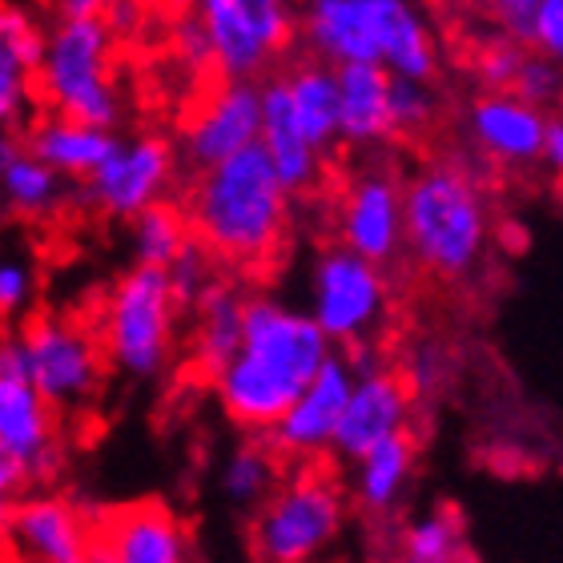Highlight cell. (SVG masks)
I'll list each match as a JSON object with an SVG mask.
<instances>
[{"mask_svg": "<svg viewBox=\"0 0 563 563\" xmlns=\"http://www.w3.org/2000/svg\"><path fill=\"white\" fill-rule=\"evenodd\" d=\"M330 354L334 342L310 310H298L274 294H246L242 342L234 358L213 375L218 402L242 431L266 434Z\"/></svg>", "mask_w": 563, "mask_h": 563, "instance_id": "6da1fadb", "label": "cell"}, {"mask_svg": "<svg viewBox=\"0 0 563 563\" xmlns=\"http://www.w3.org/2000/svg\"><path fill=\"white\" fill-rule=\"evenodd\" d=\"M294 194L274 174L258 141L198 169L186 198L189 230L230 266H266L286 242Z\"/></svg>", "mask_w": 563, "mask_h": 563, "instance_id": "7a4b0ae2", "label": "cell"}, {"mask_svg": "<svg viewBox=\"0 0 563 563\" xmlns=\"http://www.w3.org/2000/svg\"><path fill=\"white\" fill-rule=\"evenodd\" d=\"M298 41L330 65L375 60L415 81L439 73V41L419 0H298Z\"/></svg>", "mask_w": 563, "mask_h": 563, "instance_id": "3957f363", "label": "cell"}, {"mask_svg": "<svg viewBox=\"0 0 563 563\" xmlns=\"http://www.w3.org/2000/svg\"><path fill=\"white\" fill-rule=\"evenodd\" d=\"M492 210L479 181L455 162H434L402 181V250L422 274L467 282L487 258Z\"/></svg>", "mask_w": 563, "mask_h": 563, "instance_id": "277c9868", "label": "cell"}, {"mask_svg": "<svg viewBox=\"0 0 563 563\" xmlns=\"http://www.w3.org/2000/svg\"><path fill=\"white\" fill-rule=\"evenodd\" d=\"M36 101H45L48 113L118 130L125 106L113 73V33L101 16H57V24L45 29Z\"/></svg>", "mask_w": 563, "mask_h": 563, "instance_id": "5b68a950", "label": "cell"}, {"mask_svg": "<svg viewBox=\"0 0 563 563\" xmlns=\"http://www.w3.org/2000/svg\"><path fill=\"white\" fill-rule=\"evenodd\" d=\"M177 314L165 266H133L125 271L106 298L101 310V351L118 375L133 383H153L165 375L174 358Z\"/></svg>", "mask_w": 563, "mask_h": 563, "instance_id": "8992f818", "label": "cell"}, {"mask_svg": "<svg viewBox=\"0 0 563 563\" xmlns=\"http://www.w3.org/2000/svg\"><path fill=\"white\" fill-rule=\"evenodd\" d=\"M346 528V495L334 475L306 467L282 479L250 519V552L266 563L318 560Z\"/></svg>", "mask_w": 563, "mask_h": 563, "instance_id": "52a82bcc", "label": "cell"}, {"mask_svg": "<svg viewBox=\"0 0 563 563\" xmlns=\"http://www.w3.org/2000/svg\"><path fill=\"white\" fill-rule=\"evenodd\" d=\"M213 48L218 77L258 81L290 53L298 36V0H189Z\"/></svg>", "mask_w": 563, "mask_h": 563, "instance_id": "ba28073f", "label": "cell"}, {"mask_svg": "<svg viewBox=\"0 0 563 563\" xmlns=\"http://www.w3.org/2000/svg\"><path fill=\"white\" fill-rule=\"evenodd\" d=\"M306 290H310V318L327 330L330 342L351 346L358 339H375L383 330L390 306L387 274L378 262L354 254L342 242L318 250Z\"/></svg>", "mask_w": 563, "mask_h": 563, "instance_id": "9c48e42d", "label": "cell"}, {"mask_svg": "<svg viewBox=\"0 0 563 563\" xmlns=\"http://www.w3.org/2000/svg\"><path fill=\"white\" fill-rule=\"evenodd\" d=\"M29 383L57 411H81L101 395L106 383V351L81 322L60 314H33L21 327Z\"/></svg>", "mask_w": 563, "mask_h": 563, "instance_id": "30bf717a", "label": "cell"}, {"mask_svg": "<svg viewBox=\"0 0 563 563\" xmlns=\"http://www.w3.org/2000/svg\"><path fill=\"white\" fill-rule=\"evenodd\" d=\"M177 150L157 133L118 137L106 162L77 181V206L93 210L109 222H130L133 213L162 201L174 186Z\"/></svg>", "mask_w": 563, "mask_h": 563, "instance_id": "8fae6325", "label": "cell"}, {"mask_svg": "<svg viewBox=\"0 0 563 563\" xmlns=\"http://www.w3.org/2000/svg\"><path fill=\"white\" fill-rule=\"evenodd\" d=\"M262 133V89L246 77H222L201 97L194 113L181 121L177 133V162L186 169H210V165L234 157L238 150L254 145Z\"/></svg>", "mask_w": 563, "mask_h": 563, "instance_id": "7c38bea8", "label": "cell"}, {"mask_svg": "<svg viewBox=\"0 0 563 563\" xmlns=\"http://www.w3.org/2000/svg\"><path fill=\"white\" fill-rule=\"evenodd\" d=\"M339 242L387 271L402 254V177L387 165H366L339 198Z\"/></svg>", "mask_w": 563, "mask_h": 563, "instance_id": "4fadbf2b", "label": "cell"}, {"mask_svg": "<svg viewBox=\"0 0 563 563\" xmlns=\"http://www.w3.org/2000/svg\"><path fill=\"white\" fill-rule=\"evenodd\" d=\"M354 387V371L346 366V358L330 354L327 363L318 366V375L306 383L294 402L266 431V443L290 463H314L322 451H330L334 431H339L342 407L346 395Z\"/></svg>", "mask_w": 563, "mask_h": 563, "instance_id": "5bb4252c", "label": "cell"}, {"mask_svg": "<svg viewBox=\"0 0 563 563\" xmlns=\"http://www.w3.org/2000/svg\"><path fill=\"white\" fill-rule=\"evenodd\" d=\"M0 543L29 563H85L93 560V519L65 495H24Z\"/></svg>", "mask_w": 563, "mask_h": 563, "instance_id": "9a60e30c", "label": "cell"}, {"mask_svg": "<svg viewBox=\"0 0 563 563\" xmlns=\"http://www.w3.org/2000/svg\"><path fill=\"white\" fill-rule=\"evenodd\" d=\"M93 555L109 563H181L194 555V540L169 507L145 499L93 519Z\"/></svg>", "mask_w": 563, "mask_h": 563, "instance_id": "2e32d148", "label": "cell"}, {"mask_svg": "<svg viewBox=\"0 0 563 563\" xmlns=\"http://www.w3.org/2000/svg\"><path fill=\"white\" fill-rule=\"evenodd\" d=\"M57 415L29 378H0V451H9L33 483H53L65 463Z\"/></svg>", "mask_w": 563, "mask_h": 563, "instance_id": "e0dca14e", "label": "cell"}, {"mask_svg": "<svg viewBox=\"0 0 563 563\" xmlns=\"http://www.w3.org/2000/svg\"><path fill=\"white\" fill-rule=\"evenodd\" d=\"M415 411V399L402 375H390V371H366V375H354V387L346 395V407H342L339 431H334V443L330 451L342 459V463H354L363 459L371 446L387 443L395 434L407 431Z\"/></svg>", "mask_w": 563, "mask_h": 563, "instance_id": "ac0fdd59", "label": "cell"}, {"mask_svg": "<svg viewBox=\"0 0 563 563\" xmlns=\"http://www.w3.org/2000/svg\"><path fill=\"white\" fill-rule=\"evenodd\" d=\"M543 130L548 113L528 106L511 89H483V97L467 109L471 145L495 165H536L543 153Z\"/></svg>", "mask_w": 563, "mask_h": 563, "instance_id": "d6986e66", "label": "cell"}, {"mask_svg": "<svg viewBox=\"0 0 563 563\" xmlns=\"http://www.w3.org/2000/svg\"><path fill=\"white\" fill-rule=\"evenodd\" d=\"M45 29L29 4L0 0V125L24 130L36 101V65Z\"/></svg>", "mask_w": 563, "mask_h": 563, "instance_id": "ffe728a7", "label": "cell"}, {"mask_svg": "<svg viewBox=\"0 0 563 563\" xmlns=\"http://www.w3.org/2000/svg\"><path fill=\"white\" fill-rule=\"evenodd\" d=\"M262 89V133L258 145L271 157L274 174L282 177V186L290 189L294 198L298 194H310L322 177V153L306 141V133L298 130V118L290 109V89H286V73H266L258 77Z\"/></svg>", "mask_w": 563, "mask_h": 563, "instance_id": "44dd1931", "label": "cell"}, {"mask_svg": "<svg viewBox=\"0 0 563 563\" xmlns=\"http://www.w3.org/2000/svg\"><path fill=\"white\" fill-rule=\"evenodd\" d=\"M24 150L53 165L65 181H85L97 165L106 162V153L113 150L118 130L106 125H89V121L65 118V113H45V118L24 121Z\"/></svg>", "mask_w": 563, "mask_h": 563, "instance_id": "7402d4cb", "label": "cell"}, {"mask_svg": "<svg viewBox=\"0 0 563 563\" xmlns=\"http://www.w3.org/2000/svg\"><path fill=\"white\" fill-rule=\"evenodd\" d=\"M334 77H339L342 141L354 150H371L395 137L387 113L390 73L375 60H346V65H334Z\"/></svg>", "mask_w": 563, "mask_h": 563, "instance_id": "603a6c76", "label": "cell"}, {"mask_svg": "<svg viewBox=\"0 0 563 563\" xmlns=\"http://www.w3.org/2000/svg\"><path fill=\"white\" fill-rule=\"evenodd\" d=\"M415 451L411 434L402 431L387 443L371 446L363 459H354V479H351V499L366 519H390L402 511L407 495H411L415 479Z\"/></svg>", "mask_w": 563, "mask_h": 563, "instance_id": "cb8c5ba5", "label": "cell"}, {"mask_svg": "<svg viewBox=\"0 0 563 563\" xmlns=\"http://www.w3.org/2000/svg\"><path fill=\"white\" fill-rule=\"evenodd\" d=\"M242 314H246V290L218 278L210 290L194 302V366L201 375H218L234 358L242 342Z\"/></svg>", "mask_w": 563, "mask_h": 563, "instance_id": "d4e9b609", "label": "cell"}, {"mask_svg": "<svg viewBox=\"0 0 563 563\" xmlns=\"http://www.w3.org/2000/svg\"><path fill=\"white\" fill-rule=\"evenodd\" d=\"M286 89H290V109L298 118V130L314 145L322 157L342 145L339 130V77L334 65L322 57H306L286 73Z\"/></svg>", "mask_w": 563, "mask_h": 563, "instance_id": "484cf974", "label": "cell"}, {"mask_svg": "<svg viewBox=\"0 0 563 563\" xmlns=\"http://www.w3.org/2000/svg\"><path fill=\"white\" fill-rule=\"evenodd\" d=\"M69 201V186L65 177L45 165L41 157H33L29 150H21L4 165L0 174V210L16 218V222H48L57 218Z\"/></svg>", "mask_w": 563, "mask_h": 563, "instance_id": "4316f807", "label": "cell"}, {"mask_svg": "<svg viewBox=\"0 0 563 563\" xmlns=\"http://www.w3.org/2000/svg\"><path fill=\"white\" fill-rule=\"evenodd\" d=\"M286 479V459L266 443V434L250 439L225 459L222 467V499L234 511H254L266 495Z\"/></svg>", "mask_w": 563, "mask_h": 563, "instance_id": "83f0119b", "label": "cell"}, {"mask_svg": "<svg viewBox=\"0 0 563 563\" xmlns=\"http://www.w3.org/2000/svg\"><path fill=\"white\" fill-rule=\"evenodd\" d=\"M399 552L407 563H455L467 555V531L451 507H431L402 523Z\"/></svg>", "mask_w": 563, "mask_h": 563, "instance_id": "f1b7e54d", "label": "cell"}, {"mask_svg": "<svg viewBox=\"0 0 563 563\" xmlns=\"http://www.w3.org/2000/svg\"><path fill=\"white\" fill-rule=\"evenodd\" d=\"M189 238H194V230H189L186 210L165 198L130 218V250L133 262H141V266H169Z\"/></svg>", "mask_w": 563, "mask_h": 563, "instance_id": "f546056e", "label": "cell"}, {"mask_svg": "<svg viewBox=\"0 0 563 563\" xmlns=\"http://www.w3.org/2000/svg\"><path fill=\"white\" fill-rule=\"evenodd\" d=\"M387 113L395 137H419V133H427L434 125V113H439V97H434L431 81L390 77Z\"/></svg>", "mask_w": 563, "mask_h": 563, "instance_id": "4dcf8cb0", "label": "cell"}, {"mask_svg": "<svg viewBox=\"0 0 563 563\" xmlns=\"http://www.w3.org/2000/svg\"><path fill=\"white\" fill-rule=\"evenodd\" d=\"M165 278H169L174 302L181 306V310H194V302L218 282V254H213L206 242L189 238L186 246L177 250V258L165 266Z\"/></svg>", "mask_w": 563, "mask_h": 563, "instance_id": "1f68e13d", "label": "cell"}, {"mask_svg": "<svg viewBox=\"0 0 563 563\" xmlns=\"http://www.w3.org/2000/svg\"><path fill=\"white\" fill-rule=\"evenodd\" d=\"M451 371H455V358L443 342H419L411 354H407V371H402V383L411 390V399H439L451 383Z\"/></svg>", "mask_w": 563, "mask_h": 563, "instance_id": "d6a6232c", "label": "cell"}, {"mask_svg": "<svg viewBox=\"0 0 563 563\" xmlns=\"http://www.w3.org/2000/svg\"><path fill=\"white\" fill-rule=\"evenodd\" d=\"M36 302V271L24 254L0 250V322H21Z\"/></svg>", "mask_w": 563, "mask_h": 563, "instance_id": "836d02e7", "label": "cell"}, {"mask_svg": "<svg viewBox=\"0 0 563 563\" xmlns=\"http://www.w3.org/2000/svg\"><path fill=\"white\" fill-rule=\"evenodd\" d=\"M523 57H528V45L499 33L492 41H483L479 53H475V77H479L483 89H511Z\"/></svg>", "mask_w": 563, "mask_h": 563, "instance_id": "e575fe53", "label": "cell"}, {"mask_svg": "<svg viewBox=\"0 0 563 563\" xmlns=\"http://www.w3.org/2000/svg\"><path fill=\"white\" fill-rule=\"evenodd\" d=\"M511 93L523 97L528 106H555L563 97V65L552 57H543V53H528L523 65H519L516 81H511Z\"/></svg>", "mask_w": 563, "mask_h": 563, "instance_id": "d590c367", "label": "cell"}, {"mask_svg": "<svg viewBox=\"0 0 563 563\" xmlns=\"http://www.w3.org/2000/svg\"><path fill=\"white\" fill-rule=\"evenodd\" d=\"M528 45L563 65V0H540L536 21H531Z\"/></svg>", "mask_w": 563, "mask_h": 563, "instance_id": "8d00e7d4", "label": "cell"}, {"mask_svg": "<svg viewBox=\"0 0 563 563\" xmlns=\"http://www.w3.org/2000/svg\"><path fill=\"white\" fill-rule=\"evenodd\" d=\"M483 9L487 16L495 21V29L507 36H516L528 45L531 36V21H536V9H540V0H483Z\"/></svg>", "mask_w": 563, "mask_h": 563, "instance_id": "74e56055", "label": "cell"}, {"mask_svg": "<svg viewBox=\"0 0 563 563\" xmlns=\"http://www.w3.org/2000/svg\"><path fill=\"white\" fill-rule=\"evenodd\" d=\"M174 48H177V57L186 60L189 69H198V73H213V48H210V36H206V29H201V21L189 12L186 21L177 24V33H174Z\"/></svg>", "mask_w": 563, "mask_h": 563, "instance_id": "f35d334b", "label": "cell"}, {"mask_svg": "<svg viewBox=\"0 0 563 563\" xmlns=\"http://www.w3.org/2000/svg\"><path fill=\"white\" fill-rule=\"evenodd\" d=\"M29 471L9 455V451H0V531L9 523V516L16 511V504L24 499V487H29Z\"/></svg>", "mask_w": 563, "mask_h": 563, "instance_id": "ab89813d", "label": "cell"}, {"mask_svg": "<svg viewBox=\"0 0 563 563\" xmlns=\"http://www.w3.org/2000/svg\"><path fill=\"white\" fill-rule=\"evenodd\" d=\"M0 378H29L24 334L16 322H0Z\"/></svg>", "mask_w": 563, "mask_h": 563, "instance_id": "60d3db41", "label": "cell"}, {"mask_svg": "<svg viewBox=\"0 0 563 563\" xmlns=\"http://www.w3.org/2000/svg\"><path fill=\"white\" fill-rule=\"evenodd\" d=\"M540 162L548 165V174L563 181V113L548 118V130H543V153Z\"/></svg>", "mask_w": 563, "mask_h": 563, "instance_id": "b9f144b4", "label": "cell"}, {"mask_svg": "<svg viewBox=\"0 0 563 563\" xmlns=\"http://www.w3.org/2000/svg\"><path fill=\"white\" fill-rule=\"evenodd\" d=\"M109 0H53L57 16H101Z\"/></svg>", "mask_w": 563, "mask_h": 563, "instance_id": "7bdbcfd3", "label": "cell"}, {"mask_svg": "<svg viewBox=\"0 0 563 563\" xmlns=\"http://www.w3.org/2000/svg\"><path fill=\"white\" fill-rule=\"evenodd\" d=\"M24 150V137L21 130H9V125H0V174H4V165Z\"/></svg>", "mask_w": 563, "mask_h": 563, "instance_id": "ee69618b", "label": "cell"}, {"mask_svg": "<svg viewBox=\"0 0 563 563\" xmlns=\"http://www.w3.org/2000/svg\"><path fill=\"white\" fill-rule=\"evenodd\" d=\"M16 4H33V0H16Z\"/></svg>", "mask_w": 563, "mask_h": 563, "instance_id": "f6af8a7d", "label": "cell"}]
</instances>
